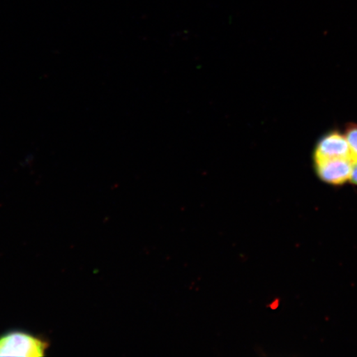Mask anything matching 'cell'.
<instances>
[{
  "mask_svg": "<svg viewBox=\"0 0 357 357\" xmlns=\"http://www.w3.org/2000/svg\"><path fill=\"white\" fill-rule=\"evenodd\" d=\"M312 160L317 176L325 184L340 186L350 181L354 159L337 158Z\"/></svg>",
  "mask_w": 357,
  "mask_h": 357,
  "instance_id": "obj_2",
  "label": "cell"
},
{
  "mask_svg": "<svg viewBox=\"0 0 357 357\" xmlns=\"http://www.w3.org/2000/svg\"><path fill=\"white\" fill-rule=\"evenodd\" d=\"M337 158H350L354 160L344 132L333 129L324 133L317 142L312 151V160Z\"/></svg>",
  "mask_w": 357,
  "mask_h": 357,
  "instance_id": "obj_3",
  "label": "cell"
},
{
  "mask_svg": "<svg viewBox=\"0 0 357 357\" xmlns=\"http://www.w3.org/2000/svg\"><path fill=\"white\" fill-rule=\"evenodd\" d=\"M349 182L351 185H357V160H355L354 162Z\"/></svg>",
  "mask_w": 357,
  "mask_h": 357,
  "instance_id": "obj_5",
  "label": "cell"
},
{
  "mask_svg": "<svg viewBox=\"0 0 357 357\" xmlns=\"http://www.w3.org/2000/svg\"><path fill=\"white\" fill-rule=\"evenodd\" d=\"M345 134L348 144H349L351 155L357 160V124L349 123L346 125Z\"/></svg>",
  "mask_w": 357,
  "mask_h": 357,
  "instance_id": "obj_4",
  "label": "cell"
},
{
  "mask_svg": "<svg viewBox=\"0 0 357 357\" xmlns=\"http://www.w3.org/2000/svg\"><path fill=\"white\" fill-rule=\"evenodd\" d=\"M47 343L28 333L12 331L0 337V356L41 357Z\"/></svg>",
  "mask_w": 357,
  "mask_h": 357,
  "instance_id": "obj_1",
  "label": "cell"
}]
</instances>
